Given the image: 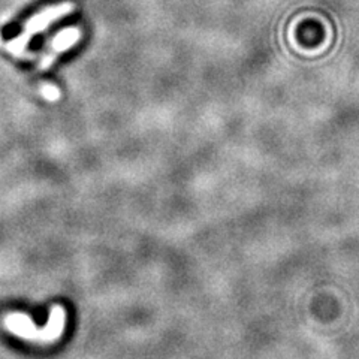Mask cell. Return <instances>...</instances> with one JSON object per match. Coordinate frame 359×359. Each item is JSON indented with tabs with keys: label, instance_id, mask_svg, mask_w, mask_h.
<instances>
[{
	"label": "cell",
	"instance_id": "2",
	"mask_svg": "<svg viewBox=\"0 0 359 359\" xmlns=\"http://www.w3.org/2000/svg\"><path fill=\"white\" fill-rule=\"evenodd\" d=\"M71 8H72L71 4H66V5H62V6L50 8V9H47V11H43L42 14H39V15H36V17H33V18L29 21L27 30H26L25 35H22L21 38H18L17 41L11 42V43H9V50L13 51L14 54H17V55H22V51H25L26 43H27V41L32 38L33 33H38V32H41L42 29L47 27L48 22L53 21L54 18H57V17L66 14V13H69Z\"/></svg>",
	"mask_w": 359,
	"mask_h": 359
},
{
	"label": "cell",
	"instance_id": "1",
	"mask_svg": "<svg viewBox=\"0 0 359 359\" xmlns=\"http://www.w3.org/2000/svg\"><path fill=\"white\" fill-rule=\"evenodd\" d=\"M6 325L11 331H14L20 337H26L32 340L51 341L55 340L62 334L65 327V311L62 307H55L51 313L48 327L39 331L32 325V320L22 314H14L6 319Z\"/></svg>",
	"mask_w": 359,
	"mask_h": 359
},
{
	"label": "cell",
	"instance_id": "4",
	"mask_svg": "<svg viewBox=\"0 0 359 359\" xmlns=\"http://www.w3.org/2000/svg\"><path fill=\"white\" fill-rule=\"evenodd\" d=\"M43 96L47 97V99H50V100H55L59 97V90L55 88L54 86H51V84H45V87H43Z\"/></svg>",
	"mask_w": 359,
	"mask_h": 359
},
{
	"label": "cell",
	"instance_id": "3",
	"mask_svg": "<svg viewBox=\"0 0 359 359\" xmlns=\"http://www.w3.org/2000/svg\"><path fill=\"white\" fill-rule=\"evenodd\" d=\"M78 36H80V32H78L76 29H69V30H65L63 33H60V35L53 41V54L45 57V60L42 62L41 67L50 66L53 59L55 57V54L66 50L67 47H69V45H72L78 39Z\"/></svg>",
	"mask_w": 359,
	"mask_h": 359
},
{
	"label": "cell",
	"instance_id": "5",
	"mask_svg": "<svg viewBox=\"0 0 359 359\" xmlns=\"http://www.w3.org/2000/svg\"><path fill=\"white\" fill-rule=\"evenodd\" d=\"M0 45H2V39H0Z\"/></svg>",
	"mask_w": 359,
	"mask_h": 359
}]
</instances>
